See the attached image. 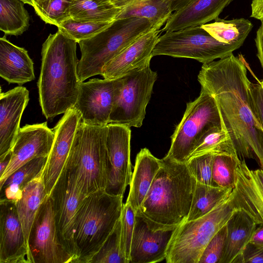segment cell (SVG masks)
Masks as SVG:
<instances>
[{"instance_id": "cell-1", "label": "cell", "mask_w": 263, "mask_h": 263, "mask_svg": "<svg viewBox=\"0 0 263 263\" xmlns=\"http://www.w3.org/2000/svg\"><path fill=\"white\" fill-rule=\"evenodd\" d=\"M198 80L201 88L215 99L222 126L239 159H254L263 170V128L255 112L243 61L232 53L203 64Z\"/></svg>"}, {"instance_id": "cell-2", "label": "cell", "mask_w": 263, "mask_h": 263, "mask_svg": "<svg viewBox=\"0 0 263 263\" xmlns=\"http://www.w3.org/2000/svg\"><path fill=\"white\" fill-rule=\"evenodd\" d=\"M77 42L60 31L50 34L42 45L37 82L44 116L51 120L73 108L81 81L78 74Z\"/></svg>"}, {"instance_id": "cell-3", "label": "cell", "mask_w": 263, "mask_h": 263, "mask_svg": "<svg viewBox=\"0 0 263 263\" xmlns=\"http://www.w3.org/2000/svg\"><path fill=\"white\" fill-rule=\"evenodd\" d=\"M136 215L141 216L153 230L175 229L189 215L196 180L185 163L165 156Z\"/></svg>"}, {"instance_id": "cell-4", "label": "cell", "mask_w": 263, "mask_h": 263, "mask_svg": "<svg viewBox=\"0 0 263 263\" xmlns=\"http://www.w3.org/2000/svg\"><path fill=\"white\" fill-rule=\"evenodd\" d=\"M123 196L100 190L85 197L76 213L70 233L73 263H89L120 219Z\"/></svg>"}, {"instance_id": "cell-5", "label": "cell", "mask_w": 263, "mask_h": 263, "mask_svg": "<svg viewBox=\"0 0 263 263\" xmlns=\"http://www.w3.org/2000/svg\"><path fill=\"white\" fill-rule=\"evenodd\" d=\"M107 125L91 126L80 121L65 167L74 176L79 191L87 196L105 190L108 163Z\"/></svg>"}, {"instance_id": "cell-6", "label": "cell", "mask_w": 263, "mask_h": 263, "mask_svg": "<svg viewBox=\"0 0 263 263\" xmlns=\"http://www.w3.org/2000/svg\"><path fill=\"white\" fill-rule=\"evenodd\" d=\"M154 28L145 18L116 19L97 34L79 42L81 56L77 70L80 81L84 82L91 77L101 75L106 63L139 36Z\"/></svg>"}, {"instance_id": "cell-7", "label": "cell", "mask_w": 263, "mask_h": 263, "mask_svg": "<svg viewBox=\"0 0 263 263\" xmlns=\"http://www.w3.org/2000/svg\"><path fill=\"white\" fill-rule=\"evenodd\" d=\"M239 210L232 190L205 215L182 222L175 230L170 242L166 262L198 263L211 239Z\"/></svg>"}, {"instance_id": "cell-8", "label": "cell", "mask_w": 263, "mask_h": 263, "mask_svg": "<svg viewBox=\"0 0 263 263\" xmlns=\"http://www.w3.org/2000/svg\"><path fill=\"white\" fill-rule=\"evenodd\" d=\"M216 126H222L216 102L201 88L198 98L187 103L183 116L171 136V147L165 156L185 163L202 135Z\"/></svg>"}, {"instance_id": "cell-9", "label": "cell", "mask_w": 263, "mask_h": 263, "mask_svg": "<svg viewBox=\"0 0 263 263\" xmlns=\"http://www.w3.org/2000/svg\"><path fill=\"white\" fill-rule=\"evenodd\" d=\"M240 47L218 41L201 26H198L166 32L159 37L152 56L190 58L203 64L227 57Z\"/></svg>"}, {"instance_id": "cell-10", "label": "cell", "mask_w": 263, "mask_h": 263, "mask_svg": "<svg viewBox=\"0 0 263 263\" xmlns=\"http://www.w3.org/2000/svg\"><path fill=\"white\" fill-rule=\"evenodd\" d=\"M123 78V84L114 103L109 123L140 127L146 114L157 73L148 65Z\"/></svg>"}, {"instance_id": "cell-11", "label": "cell", "mask_w": 263, "mask_h": 263, "mask_svg": "<svg viewBox=\"0 0 263 263\" xmlns=\"http://www.w3.org/2000/svg\"><path fill=\"white\" fill-rule=\"evenodd\" d=\"M30 263H72L73 257L59 236L52 199L48 196L40 207L28 240Z\"/></svg>"}, {"instance_id": "cell-12", "label": "cell", "mask_w": 263, "mask_h": 263, "mask_svg": "<svg viewBox=\"0 0 263 263\" xmlns=\"http://www.w3.org/2000/svg\"><path fill=\"white\" fill-rule=\"evenodd\" d=\"M123 84V78L115 80L94 78L81 82L73 107L81 115V121L102 126L109 123L114 103Z\"/></svg>"}, {"instance_id": "cell-13", "label": "cell", "mask_w": 263, "mask_h": 263, "mask_svg": "<svg viewBox=\"0 0 263 263\" xmlns=\"http://www.w3.org/2000/svg\"><path fill=\"white\" fill-rule=\"evenodd\" d=\"M106 146L108 175L105 191L109 194L123 196L132 176L130 162V127L109 123Z\"/></svg>"}, {"instance_id": "cell-14", "label": "cell", "mask_w": 263, "mask_h": 263, "mask_svg": "<svg viewBox=\"0 0 263 263\" xmlns=\"http://www.w3.org/2000/svg\"><path fill=\"white\" fill-rule=\"evenodd\" d=\"M54 133L47 122L26 124L21 128L11 149L9 163L0 177V187L16 170L31 159L48 157Z\"/></svg>"}, {"instance_id": "cell-15", "label": "cell", "mask_w": 263, "mask_h": 263, "mask_svg": "<svg viewBox=\"0 0 263 263\" xmlns=\"http://www.w3.org/2000/svg\"><path fill=\"white\" fill-rule=\"evenodd\" d=\"M50 196L53 201L59 238L71 255V230L76 213L86 196L79 191L73 175L65 166Z\"/></svg>"}, {"instance_id": "cell-16", "label": "cell", "mask_w": 263, "mask_h": 263, "mask_svg": "<svg viewBox=\"0 0 263 263\" xmlns=\"http://www.w3.org/2000/svg\"><path fill=\"white\" fill-rule=\"evenodd\" d=\"M80 120V114L73 107L64 114L53 129L54 138L44 170V183L48 196L64 169Z\"/></svg>"}, {"instance_id": "cell-17", "label": "cell", "mask_w": 263, "mask_h": 263, "mask_svg": "<svg viewBox=\"0 0 263 263\" xmlns=\"http://www.w3.org/2000/svg\"><path fill=\"white\" fill-rule=\"evenodd\" d=\"M0 263H30L15 204L3 199L0 200Z\"/></svg>"}, {"instance_id": "cell-18", "label": "cell", "mask_w": 263, "mask_h": 263, "mask_svg": "<svg viewBox=\"0 0 263 263\" xmlns=\"http://www.w3.org/2000/svg\"><path fill=\"white\" fill-rule=\"evenodd\" d=\"M159 31L154 28L139 36L106 63L101 75L105 79H118L150 65Z\"/></svg>"}, {"instance_id": "cell-19", "label": "cell", "mask_w": 263, "mask_h": 263, "mask_svg": "<svg viewBox=\"0 0 263 263\" xmlns=\"http://www.w3.org/2000/svg\"><path fill=\"white\" fill-rule=\"evenodd\" d=\"M235 202L256 224L263 225V170H252L245 160L236 168L233 189Z\"/></svg>"}, {"instance_id": "cell-20", "label": "cell", "mask_w": 263, "mask_h": 263, "mask_svg": "<svg viewBox=\"0 0 263 263\" xmlns=\"http://www.w3.org/2000/svg\"><path fill=\"white\" fill-rule=\"evenodd\" d=\"M29 100V91L20 85L1 93L0 161L11 152L21 129L22 114Z\"/></svg>"}, {"instance_id": "cell-21", "label": "cell", "mask_w": 263, "mask_h": 263, "mask_svg": "<svg viewBox=\"0 0 263 263\" xmlns=\"http://www.w3.org/2000/svg\"><path fill=\"white\" fill-rule=\"evenodd\" d=\"M176 228L153 230L141 216L136 215L129 263H155L165 259Z\"/></svg>"}, {"instance_id": "cell-22", "label": "cell", "mask_w": 263, "mask_h": 263, "mask_svg": "<svg viewBox=\"0 0 263 263\" xmlns=\"http://www.w3.org/2000/svg\"><path fill=\"white\" fill-rule=\"evenodd\" d=\"M233 0H195L184 8L173 12L162 31L193 28L215 20Z\"/></svg>"}, {"instance_id": "cell-23", "label": "cell", "mask_w": 263, "mask_h": 263, "mask_svg": "<svg viewBox=\"0 0 263 263\" xmlns=\"http://www.w3.org/2000/svg\"><path fill=\"white\" fill-rule=\"evenodd\" d=\"M33 62L28 51L8 41L0 39V76L9 83L22 85L35 79Z\"/></svg>"}, {"instance_id": "cell-24", "label": "cell", "mask_w": 263, "mask_h": 263, "mask_svg": "<svg viewBox=\"0 0 263 263\" xmlns=\"http://www.w3.org/2000/svg\"><path fill=\"white\" fill-rule=\"evenodd\" d=\"M160 166V159L147 148L141 149L137 155L126 202L136 213L141 206Z\"/></svg>"}, {"instance_id": "cell-25", "label": "cell", "mask_w": 263, "mask_h": 263, "mask_svg": "<svg viewBox=\"0 0 263 263\" xmlns=\"http://www.w3.org/2000/svg\"><path fill=\"white\" fill-rule=\"evenodd\" d=\"M255 222L243 211H236L228 221L223 253L219 263H236L256 229Z\"/></svg>"}, {"instance_id": "cell-26", "label": "cell", "mask_w": 263, "mask_h": 263, "mask_svg": "<svg viewBox=\"0 0 263 263\" xmlns=\"http://www.w3.org/2000/svg\"><path fill=\"white\" fill-rule=\"evenodd\" d=\"M44 168L23 187L22 197L15 203L27 245L36 215L48 196L44 183Z\"/></svg>"}, {"instance_id": "cell-27", "label": "cell", "mask_w": 263, "mask_h": 263, "mask_svg": "<svg viewBox=\"0 0 263 263\" xmlns=\"http://www.w3.org/2000/svg\"><path fill=\"white\" fill-rule=\"evenodd\" d=\"M118 7L121 10L116 19L145 18L159 30L173 13L171 0H121Z\"/></svg>"}, {"instance_id": "cell-28", "label": "cell", "mask_w": 263, "mask_h": 263, "mask_svg": "<svg viewBox=\"0 0 263 263\" xmlns=\"http://www.w3.org/2000/svg\"><path fill=\"white\" fill-rule=\"evenodd\" d=\"M121 10L109 0H73L70 15L78 21L112 22Z\"/></svg>"}, {"instance_id": "cell-29", "label": "cell", "mask_w": 263, "mask_h": 263, "mask_svg": "<svg viewBox=\"0 0 263 263\" xmlns=\"http://www.w3.org/2000/svg\"><path fill=\"white\" fill-rule=\"evenodd\" d=\"M201 27L219 42L241 46L253 25L243 18L226 20L218 17L213 23Z\"/></svg>"}, {"instance_id": "cell-30", "label": "cell", "mask_w": 263, "mask_h": 263, "mask_svg": "<svg viewBox=\"0 0 263 263\" xmlns=\"http://www.w3.org/2000/svg\"><path fill=\"white\" fill-rule=\"evenodd\" d=\"M233 189L196 182L191 209L185 221L196 219L210 212L232 192Z\"/></svg>"}, {"instance_id": "cell-31", "label": "cell", "mask_w": 263, "mask_h": 263, "mask_svg": "<svg viewBox=\"0 0 263 263\" xmlns=\"http://www.w3.org/2000/svg\"><path fill=\"white\" fill-rule=\"evenodd\" d=\"M21 0H0V29L5 35H19L29 26L30 16Z\"/></svg>"}, {"instance_id": "cell-32", "label": "cell", "mask_w": 263, "mask_h": 263, "mask_svg": "<svg viewBox=\"0 0 263 263\" xmlns=\"http://www.w3.org/2000/svg\"><path fill=\"white\" fill-rule=\"evenodd\" d=\"M208 153L238 157L230 136L222 126H214L206 131L199 139L189 158Z\"/></svg>"}, {"instance_id": "cell-33", "label": "cell", "mask_w": 263, "mask_h": 263, "mask_svg": "<svg viewBox=\"0 0 263 263\" xmlns=\"http://www.w3.org/2000/svg\"><path fill=\"white\" fill-rule=\"evenodd\" d=\"M73 0H32L36 14L46 23L57 27L70 17V8Z\"/></svg>"}, {"instance_id": "cell-34", "label": "cell", "mask_w": 263, "mask_h": 263, "mask_svg": "<svg viewBox=\"0 0 263 263\" xmlns=\"http://www.w3.org/2000/svg\"><path fill=\"white\" fill-rule=\"evenodd\" d=\"M240 160L228 154L214 155L212 178L214 186L234 188L236 167Z\"/></svg>"}, {"instance_id": "cell-35", "label": "cell", "mask_w": 263, "mask_h": 263, "mask_svg": "<svg viewBox=\"0 0 263 263\" xmlns=\"http://www.w3.org/2000/svg\"><path fill=\"white\" fill-rule=\"evenodd\" d=\"M112 22H86L70 17L63 22L58 28L59 31L78 43L81 41L97 34L108 27Z\"/></svg>"}, {"instance_id": "cell-36", "label": "cell", "mask_w": 263, "mask_h": 263, "mask_svg": "<svg viewBox=\"0 0 263 263\" xmlns=\"http://www.w3.org/2000/svg\"><path fill=\"white\" fill-rule=\"evenodd\" d=\"M120 233V219L114 231L89 263H126L121 251Z\"/></svg>"}, {"instance_id": "cell-37", "label": "cell", "mask_w": 263, "mask_h": 263, "mask_svg": "<svg viewBox=\"0 0 263 263\" xmlns=\"http://www.w3.org/2000/svg\"><path fill=\"white\" fill-rule=\"evenodd\" d=\"M47 158L48 157H39L29 161L11 174L0 187V189L6 185H13L22 190L44 169Z\"/></svg>"}, {"instance_id": "cell-38", "label": "cell", "mask_w": 263, "mask_h": 263, "mask_svg": "<svg viewBox=\"0 0 263 263\" xmlns=\"http://www.w3.org/2000/svg\"><path fill=\"white\" fill-rule=\"evenodd\" d=\"M214 154L208 153L189 158L186 165L197 182L214 185L212 178Z\"/></svg>"}, {"instance_id": "cell-39", "label": "cell", "mask_w": 263, "mask_h": 263, "mask_svg": "<svg viewBox=\"0 0 263 263\" xmlns=\"http://www.w3.org/2000/svg\"><path fill=\"white\" fill-rule=\"evenodd\" d=\"M120 221L121 251L126 263H129L131 245L136 222V212L127 202L123 204Z\"/></svg>"}, {"instance_id": "cell-40", "label": "cell", "mask_w": 263, "mask_h": 263, "mask_svg": "<svg viewBox=\"0 0 263 263\" xmlns=\"http://www.w3.org/2000/svg\"><path fill=\"white\" fill-rule=\"evenodd\" d=\"M227 234L226 224L208 243L198 263H219L223 253Z\"/></svg>"}, {"instance_id": "cell-41", "label": "cell", "mask_w": 263, "mask_h": 263, "mask_svg": "<svg viewBox=\"0 0 263 263\" xmlns=\"http://www.w3.org/2000/svg\"><path fill=\"white\" fill-rule=\"evenodd\" d=\"M250 90L255 112L263 128V87L260 81L256 83L251 82Z\"/></svg>"}, {"instance_id": "cell-42", "label": "cell", "mask_w": 263, "mask_h": 263, "mask_svg": "<svg viewBox=\"0 0 263 263\" xmlns=\"http://www.w3.org/2000/svg\"><path fill=\"white\" fill-rule=\"evenodd\" d=\"M236 263H263V247L249 243Z\"/></svg>"}, {"instance_id": "cell-43", "label": "cell", "mask_w": 263, "mask_h": 263, "mask_svg": "<svg viewBox=\"0 0 263 263\" xmlns=\"http://www.w3.org/2000/svg\"><path fill=\"white\" fill-rule=\"evenodd\" d=\"M255 41L257 48V57L263 68V20H261V25L257 31Z\"/></svg>"}, {"instance_id": "cell-44", "label": "cell", "mask_w": 263, "mask_h": 263, "mask_svg": "<svg viewBox=\"0 0 263 263\" xmlns=\"http://www.w3.org/2000/svg\"><path fill=\"white\" fill-rule=\"evenodd\" d=\"M251 17L260 21L263 20V0H252Z\"/></svg>"}, {"instance_id": "cell-45", "label": "cell", "mask_w": 263, "mask_h": 263, "mask_svg": "<svg viewBox=\"0 0 263 263\" xmlns=\"http://www.w3.org/2000/svg\"><path fill=\"white\" fill-rule=\"evenodd\" d=\"M249 243L258 247H263V225L256 229Z\"/></svg>"}, {"instance_id": "cell-46", "label": "cell", "mask_w": 263, "mask_h": 263, "mask_svg": "<svg viewBox=\"0 0 263 263\" xmlns=\"http://www.w3.org/2000/svg\"><path fill=\"white\" fill-rule=\"evenodd\" d=\"M195 0H171L173 12L180 10L192 3Z\"/></svg>"}, {"instance_id": "cell-47", "label": "cell", "mask_w": 263, "mask_h": 263, "mask_svg": "<svg viewBox=\"0 0 263 263\" xmlns=\"http://www.w3.org/2000/svg\"><path fill=\"white\" fill-rule=\"evenodd\" d=\"M11 155V152L4 159L0 161V177L4 173L9 163Z\"/></svg>"}, {"instance_id": "cell-48", "label": "cell", "mask_w": 263, "mask_h": 263, "mask_svg": "<svg viewBox=\"0 0 263 263\" xmlns=\"http://www.w3.org/2000/svg\"><path fill=\"white\" fill-rule=\"evenodd\" d=\"M24 3L29 4L31 6L32 5V0H21Z\"/></svg>"}, {"instance_id": "cell-49", "label": "cell", "mask_w": 263, "mask_h": 263, "mask_svg": "<svg viewBox=\"0 0 263 263\" xmlns=\"http://www.w3.org/2000/svg\"><path fill=\"white\" fill-rule=\"evenodd\" d=\"M115 6H116L117 7L119 3L121 0H109Z\"/></svg>"}, {"instance_id": "cell-50", "label": "cell", "mask_w": 263, "mask_h": 263, "mask_svg": "<svg viewBox=\"0 0 263 263\" xmlns=\"http://www.w3.org/2000/svg\"><path fill=\"white\" fill-rule=\"evenodd\" d=\"M260 83L261 84V85H263V80L261 81H260Z\"/></svg>"}, {"instance_id": "cell-51", "label": "cell", "mask_w": 263, "mask_h": 263, "mask_svg": "<svg viewBox=\"0 0 263 263\" xmlns=\"http://www.w3.org/2000/svg\"><path fill=\"white\" fill-rule=\"evenodd\" d=\"M262 87H263V85H262Z\"/></svg>"}]
</instances>
